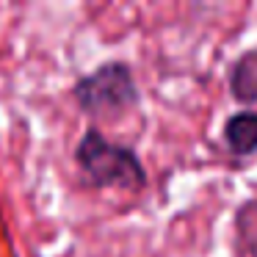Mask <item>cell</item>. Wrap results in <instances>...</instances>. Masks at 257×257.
Masks as SVG:
<instances>
[{
  "label": "cell",
  "instance_id": "obj_1",
  "mask_svg": "<svg viewBox=\"0 0 257 257\" xmlns=\"http://www.w3.org/2000/svg\"><path fill=\"white\" fill-rule=\"evenodd\" d=\"M75 163L86 183L94 188L141 191L147 185V172L130 147L113 144L97 127H89L75 147Z\"/></svg>",
  "mask_w": 257,
  "mask_h": 257
},
{
  "label": "cell",
  "instance_id": "obj_2",
  "mask_svg": "<svg viewBox=\"0 0 257 257\" xmlns=\"http://www.w3.org/2000/svg\"><path fill=\"white\" fill-rule=\"evenodd\" d=\"M72 97L83 113L94 119H105V122L124 116L141 100L133 69L124 61H108L97 67L94 72L78 78L72 86Z\"/></svg>",
  "mask_w": 257,
  "mask_h": 257
},
{
  "label": "cell",
  "instance_id": "obj_3",
  "mask_svg": "<svg viewBox=\"0 0 257 257\" xmlns=\"http://www.w3.org/2000/svg\"><path fill=\"white\" fill-rule=\"evenodd\" d=\"M224 144L235 158L257 152V111H238L224 122Z\"/></svg>",
  "mask_w": 257,
  "mask_h": 257
},
{
  "label": "cell",
  "instance_id": "obj_4",
  "mask_svg": "<svg viewBox=\"0 0 257 257\" xmlns=\"http://www.w3.org/2000/svg\"><path fill=\"white\" fill-rule=\"evenodd\" d=\"M229 94L238 102H257V50H249L229 67Z\"/></svg>",
  "mask_w": 257,
  "mask_h": 257
},
{
  "label": "cell",
  "instance_id": "obj_5",
  "mask_svg": "<svg viewBox=\"0 0 257 257\" xmlns=\"http://www.w3.org/2000/svg\"><path fill=\"white\" fill-rule=\"evenodd\" d=\"M235 229L238 240L251 257H257V199H249L238 207L235 213Z\"/></svg>",
  "mask_w": 257,
  "mask_h": 257
}]
</instances>
